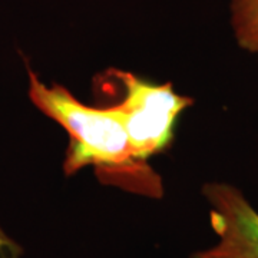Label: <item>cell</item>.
I'll list each match as a JSON object with an SVG mask.
<instances>
[{
    "mask_svg": "<svg viewBox=\"0 0 258 258\" xmlns=\"http://www.w3.org/2000/svg\"><path fill=\"white\" fill-rule=\"evenodd\" d=\"M210 204V224L218 237L215 245L191 258H258V211L238 188L211 182L203 188Z\"/></svg>",
    "mask_w": 258,
    "mask_h": 258,
    "instance_id": "obj_3",
    "label": "cell"
},
{
    "mask_svg": "<svg viewBox=\"0 0 258 258\" xmlns=\"http://www.w3.org/2000/svg\"><path fill=\"white\" fill-rule=\"evenodd\" d=\"M109 76L122 89L116 102L135 157L142 162L165 151L174 139L178 116L192 99L176 93L171 83L157 85L137 75L112 69Z\"/></svg>",
    "mask_w": 258,
    "mask_h": 258,
    "instance_id": "obj_2",
    "label": "cell"
},
{
    "mask_svg": "<svg viewBox=\"0 0 258 258\" xmlns=\"http://www.w3.org/2000/svg\"><path fill=\"white\" fill-rule=\"evenodd\" d=\"M28 75L32 103L69 137L63 161L66 175L93 166L105 184L152 198L162 195L159 175L135 157L116 105H86L62 85L47 86L32 69Z\"/></svg>",
    "mask_w": 258,
    "mask_h": 258,
    "instance_id": "obj_1",
    "label": "cell"
},
{
    "mask_svg": "<svg viewBox=\"0 0 258 258\" xmlns=\"http://www.w3.org/2000/svg\"><path fill=\"white\" fill-rule=\"evenodd\" d=\"M0 258H22V248L0 228Z\"/></svg>",
    "mask_w": 258,
    "mask_h": 258,
    "instance_id": "obj_5",
    "label": "cell"
},
{
    "mask_svg": "<svg viewBox=\"0 0 258 258\" xmlns=\"http://www.w3.org/2000/svg\"><path fill=\"white\" fill-rule=\"evenodd\" d=\"M231 25L238 45L258 57V0H232Z\"/></svg>",
    "mask_w": 258,
    "mask_h": 258,
    "instance_id": "obj_4",
    "label": "cell"
}]
</instances>
